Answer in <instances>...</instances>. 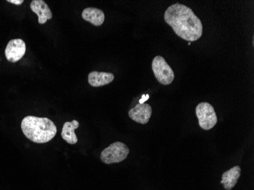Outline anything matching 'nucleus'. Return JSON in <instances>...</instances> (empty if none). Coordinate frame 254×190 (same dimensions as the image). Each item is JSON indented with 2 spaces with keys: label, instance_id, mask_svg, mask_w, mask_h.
I'll return each instance as SVG.
<instances>
[{
  "label": "nucleus",
  "instance_id": "6",
  "mask_svg": "<svg viewBox=\"0 0 254 190\" xmlns=\"http://www.w3.org/2000/svg\"><path fill=\"white\" fill-rule=\"evenodd\" d=\"M26 53V44L21 39L11 40L7 44L5 50V56L8 62H18Z\"/></svg>",
  "mask_w": 254,
  "mask_h": 190
},
{
  "label": "nucleus",
  "instance_id": "5",
  "mask_svg": "<svg viewBox=\"0 0 254 190\" xmlns=\"http://www.w3.org/2000/svg\"><path fill=\"white\" fill-rule=\"evenodd\" d=\"M195 114L199 121V125L202 129L210 130L218 122L216 113L213 106L207 102H201L195 108Z\"/></svg>",
  "mask_w": 254,
  "mask_h": 190
},
{
  "label": "nucleus",
  "instance_id": "9",
  "mask_svg": "<svg viewBox=\"0 0 254 190\" xmlns=\"http://www.w3.org/2000/svg\"><path fill=\"white\" fill-rule=\"evenodd\" d=\"M114 79V74L111 72L93 71L88 75V83L91 87L98 88L111 84Z\"/></svg>",
  "mask_w": 254,
  "mask_h": 190
},
{
  "label": "nucleus",
  "instance_id": "13",
  "mask_svg": "<svg viewBox=\"0 0 254 190\" xmlns=\"http://www.w3.org/2000/svg\"><path fill=\"white\" fill-rule=\"evenodd\" d=\"M7 2L10 3L15 4V5H19L24 2V0H7Z\"/></svg>",
  "mask_w": 254,
  "mask_h": 190
},
{
  "label": "nucleus",
  "instance_id": "11",
  "mask_svg": "<svg viewBox=\"0 0 254 190\" xmlns=\"http://www.w3.org/2000/svg\"><path fill=\"white\" fill-rule=\"evenodd\" d=\"M241 169L238 166H235L222 174L221 184H223L226 190H231L235 187L241 176Z\"/></svg>",
  "mask_w": 254,
  "mask_h": 190
},
{
  "label": "nucleus",
  "instance_id": "10",
  "mask_svg": "<svg viewBox=\"0 0 254 190\" xmlns=\"http://www.w3.org/2000/svg\"><path fill=\"white\" fill-rule=\"evenodd\" d=\"M82 16L85 21H88L95 26H101L103 23L105 22V13L99 8H85L82 11Z\"/></svg>",
  "mask_w": 254,
  "mask_h": 190
},
{
  "label": "nucleus",
  "instance_id": "14",
  "mask_svg": "<svg viewBox=\"0 0 254 190\" xmlns=\"http://www.w3.org/2000/svg\"><path fill=\"white\" fill-rule=\"evenodd\" d=\"M149 98L148 94H143L141 100H139V104H145V101H148Z\"/></svg>",
  "mask_w": 254,
  "mask_h": 190
},
{
  "label": "nucleus",
  "instance_id": "7",
  "mask_svg": "<svg viewBox=\"0 0 254 190\" xmlns=\"http://www.w3.org/2000/svg\"><path fill=\"white\" fill-rule=\"evenodd\" d=\"M152 114V107L147 104H137L129 111V117L132 121L140 124H148Z\"/></svg>",
  "mask_w": 254,
  "mask_h": 190
},
{
  "label": "nucleus",
  "instance_id": "8",
  "mask_svg": "<svg viewBox=\"0 0 254 190\" xmlns=\"http://www.w3.org/2000/svg\"><path fill=\"white\" fill-rule=\"evenodd\" d=\"M30 7L31 11L38 15V23L41 25H44L53 18L52 11L44 0H33Z\"/></svg>",
  "mask_w": 254,
  "mask_h": 190
},
{
  "label": "nucleus",
  "instance_id": "3",
  "mask_svg": "<svg viewBox=\"0 0 254 190\" xmlns=\"http://www.w3.org/2000/svg\"><path fill=\"white\" fill-rule=\"evenodd\" d=\"M129 153V148L127 145L121 141H116L104 149L101 154V160L107 164L122 162L127 159Z\"/></svg>",
  "mask_w": 254,
  "mask_h": 190
},
{
  "label": "nucleus",
  "instance_id": "12",
  "mask_svg": "<svg viewBox=\"0 0 254 190\" xmlns=\"http://www.w3.org/2000/svg\"><path fill=\"white\" fill-rule=\"evenodd\" d=\"M78 127H79V123L77 121L65 123L61 132L63 139L65 140L67 143L70 145L76 144L78 142V138L75 135V130L78 128Z\"/></svg>",
  "mask_w": 254,
  "mask_h": 190
},
{
  "label": "nucleus",
  "instance_id": "1",
  "mask_svg": "<svg viewBox=\"0 0 254 190\" xmlns=\"http://www.w3.org/2000/svg\"><path fill=\"white\" fill-rule=\"evenodd\" d=\"M164 18L174 32L184 41L193 42L202 37L203 27L201 20L187 5L173 4L167 8Z\"/></svg>",
  "mask_w": 254,
  "mask_h": 190
},
{
  "label": "nucleus",
  "instance_id": "4",
  "mask_svg": "<svg viewBox=\"0 0 254 190\" xmlns=\"http://www.w3.org/2000/svg\"><path fill=\"white\" fill-rule=\"evenodd\" d=\"M152 68L155 78L161 85H171L175 80V72L164 57H155L152 61Z\"/></svg>",
  "mask_w": 254,
  "mask_h": 190
},
{
  "label": "nucleus",
  "instance_id": "2",
  "mask_svg": "<svg viewBox=\"0 0 254 190\" xmlns=\"http://www.w3.org/2000/svg\"><path fill=\"white\" fill-rule=\"evenodd\" d=\"M21 127L24 135L35 143H47L57 132L54 123L47 117L28 116L23 119Z\"/></svg>",
  "mask_w": 254,
  "mask_h": 190
}]
</instances>
